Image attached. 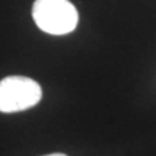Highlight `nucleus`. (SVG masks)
<instances>
[{
  "mask_svg": "<svg viewBox=\"0 0 156 156\" xmlns=\"http://www.w3.org/2000/svg\"><path fill=\"white\" fill-rule=\"evenodd\" d=\"M32 16L38 28L49 35L71 34L78 25V12L69 0H35Z\"/></svg>",
  "mask_w": 156,
  "mask_h": 156,
  "instance_id": "f257e3e1",
  "label": "nucleus"
},
{
  "mask_svg": "<svg viewBox=\"0 0 156 156\" xmlns=\"http://www.w3.org/2000/svg\"><path fill=\"white\" fill-rule=\"evenodd\" d=\"M42 98V88L35 80L9 75L0 81V112L16 113L36 106Z\"/></svg>",
  "mask_w": 156,
  "mask_h": 156,
  "instance_id": "f03ea898",
  "label": "nucleus"
},
{
  "mask_svg": "<svg viewBox=\"0 0 156 156\" xmlns=\"http://www.w3.org/2000/svg\"><path fill=\"white\" fill-rule=\"evenodd\" d=\"M44 156H68L65 153H49V155H44Z\"/></svg>",
  "mask_w": 156,
  "mask_h": 156,
  "instance_id": "7ed1b4c3",
  "label": "nucleus"
}]
</instances>
